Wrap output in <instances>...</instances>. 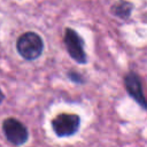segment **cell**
Returning <instances> with one entry per match:
<instances>
[{
	"label": "cell",
	"mask_w": 147,
	"mask_h": 147,
	"mask_svg": "<svg viewBox=\"0 0 147 147\" xmlns=\"http://www.w3.org/2000/svg\"><path fill=\"white\" fill-rule=\"evenodd\" d=\"M16 48L23 59L34 60L41 55L44 42L39 34L34 32H25L18 38Z\"/></svg>",
	"instance_id": "obj_1"
},
{
	"label": "cell",
	"mask_w": 147,
	"mask_h": 147,
	"mask_svg": "<svg viewBox=\"0 0 147 147\" xmlns=\"http://www.w3.org/2000/svg\"><path fill=\"white\" fill-rule=\"evenodd\" d=\"M79 116L75 114H60L52 121V127L59 137L72 136L78 131Z\"/></svg>",
	"instance_id": "obj_2"
},
{
	"label": "cell",
	"mask_w": 147,
	"mask_h": 147,
	"mask_svg": "<svg viewBox=\"0 0 147 147\" xmlns=\"http://www.w3.org/2000/svg\"><path fill=\"white\" fill-rule=\"evenodd\" d=\"M3 133L8 141H10L14 145H23L28 140V130L24 124H22L16 118H7L3 121L2 124Z\"/></svg>",
	"instance_id": "obj_3"
},
{
	"label": "cell",
	"mask_w": 147,
	"mask_h": 147,
	"mask_svg": "<svg viewBox=\"0 0 147 147\" xmlns=\"http://www.w3.org/2000/svg\"><path fill=\"white\" fill-rule=\"evenodd\" d=\"M64 44L67 47V51L69 53V55L77 61L78 63H86L87 59H86V54L83 47V40L80 39V37L78 36V33L68 28L65 30V34H64Z\"/></svg>",
	"instance_id": "obj_4"
},
{
	"label": "cell",
	"mask_w": 147,
	"mask_h": 147,
	"mask_svg": "<svg viewBox=\"0 0 147 147\" xmlns=\"http://www.w3.org/2000/svg\"><path fill=\"white\" fill-rule=\"evenodd\" d=\"M124 82H125V87L129 92V94L144 108H147V101L144 96V93H142V87H141V83H140V79L139 77L133 74V72H130L129 75L125 76L124 78Z\"/></svg>",
	"instance_id": "obj_5"
},
{
	"label": "cell",
	"mask_w": 147,
	"mask_h": 147,
	"mask_svg": "<svg viewBox=\"0 0 147 147\" xmlns=\"http://www.w3.org/2000/svg\"><path fill=\"white\" fill-rule=\"evenodd\" d=\"M132 11V3L125 0H121L111 7V13L121 18H126Z\"/></svg>",
	"instance_id": "obj_6"
},
{
	"label": "cell",
	"mask_w": 147,
	"mask_h": 147,
	"mask_svg": "<svg viewBox=\"0 0 147 147\" xmlns=\"http://www.w3.org/2000/svg\"><path fill=\"white\" fill-rule=\"evenodd\" d=\"M5 99V95H3V93L1 92V90H0V103L2 102V100Z\"/></svg>",
	"instance_id": "obj_7"
}]
</instances>
